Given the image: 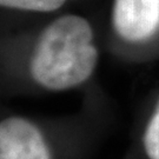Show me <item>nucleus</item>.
Wrapping results in <instances>:
<instances>
[{
	"label": "nucleus",
	"instance_id": "1",
	"mask_svg": "<svg viewBox=\"0 0 159 159\" xmlns=\"http://www.w3.org/2000/svg\"><path fill=\"white\" fill-rule=\"evenodd\" d=\"M91 24L77 14L52 20L35 37L29 56V72L39 86L65 91L85 83L98 64Z\"/></svg>",
	"mask_w": 159,
	"mask_h": 159
},
{
	"label": "nucleus",
	"instance_id": "2",
	"mask_svg": "<svg viewBox=\"0 0 159 159\" xmlns=\"http://www.w3.org/2000/svg\"><path fill=\"white\" fill-rule=\"evenodd\" d=\"M0 159H51V152L37 125L12 116L0 121Z\"/></svg>",
	"mask_w": 159,
	"mask_h": 159
},
{
	"label": "nucleus",
	"instance_id": "3",
	"mask_svg": "<svg viewBox=\"0 0 159 159\" xmlns=\"http://www.w3.org/2000/svg\"><path fill=\"white\" fill-rule=\"evenodd\" d=\"M112 21L127 41H143L159 30V0H114Z\"/></svg>",
	"mask_w": 159,
	"mask_h": 159
},
{
	"label": "nucleus",
	"instance_id": "4",
	"mask_svg": "<svg viewBox=\"0 0 159 159\" xmlns=\"http://www.w3.org/2000/svg\"><path fill=\"white\" fill-rule=\"evenodd\" d=\"M66 0H0V12L14 14H43L59 10Z\"/></svg>",
	"mask_w": 159,
	"mask_h": 159
},
{
	"label": "nucleus",
	"instance_id": "5",
	"mask_svg": "<svg viewBox=\"0 0 159 159\" xmlns=\"http://www.w3.org/2000/svg\"><path fill=\"white\" fill-rule=\"evenodd\" d=\"M144 148L150 159H159V102L144 134Z\"/></svg>",
	"mask_w": 159,
	"mask_h": 159
}]
</instances>
